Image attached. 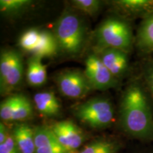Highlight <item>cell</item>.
<instances>
[{"label":"cell","mask_w":153,"mask_h":153,"mask_svg":"<svg viewBox=\"0 0 153 153\" xmlns=\"http://www.w3.org/2000/svg\"><path fill=\"white\" fill-rule=\"evenodd\" d=\"M34 104L38 112L48 118L56 117L61 113V106L53 91L36 93L33 97Z\"/></svg>","instance_id":"obj_16"},{"label":"cell","mask_w":153,"mask_h":153,"mask_svg":"<svg viewBox=\"0 0 153 153\" xmlns=\"http://www.w3.org/2000/svg\"><path fill=\"white\" fill-rule=\"evenodd\" d=\"M53 33L59 51L68 56H76L85 47L86 26L81 17L73 11L65 9L55 22Z\"/></svg>","instance_id":"obj_2"},{"label":"cell","mask_w":153,"mask_h":153,"mask_svg":"<svg viewBox=\"0 0 153 153\" xmlns=\"http://www.w3.org/2000/svg\"><path fill=\"white\" fill-rule=\"evenodd\" d=\"M32 4L30 0H1L0 11L7 16H16L28 10Z\"/></svg>","instance_id":"obj_19"},{"label":"cell","mask_w":153,"mask_h":153,"mask_svg":"<svg viewBox=\"0 0 153 153\" xmlns=\"http://www.w3.org/2000/svg\"><path fill=\"white\" fill-rule=\"evenodd\" d=\"M49 128L68 153H77L87 140L83 130L71 120L57 121L52 124Z\"/></svg>","instance_id":"obj_8"},{"label":"cell","mask_w":153,"mask_h":153,"mask_svg":"<svg viewBox=\"0 0 153 153\" xmlns=\"http://www.w3.org/2000/svg\"><path fill=\"white\" fill-rule=\"evenodd\" d=\"M124 145L118 137L100 136L88 143L77 153H119Z\"/></svg>","instance_id":"obj_15"},{"label":"cell","mask_w":153,"mask_h":153,"mask_svg":"<svg viewBox=\"0 0 153 153\" xmlns=\"http://www.w3.org/2000/svg\"><path fill=\"white\" fill-rule=\"evenodd\" d=\"M10 133L21 153H35V127L21 122L15 124Z\"/></svg>","instance_id":"obj_14"},{"label":"cell","mask_w":153,"mask_h":153,"mask_svg":"<svg viewBox=\"0 0 153 153\" xmlns=\"http://www.w3.org/2000/svg\"><path fill=\"white\" fill-rule=\"evenodd\" d=\"M128 153H153V143L152 144H144L141 148L135 149Z\"/></svg>","instance_id":"obj_25"},{"label":"cell","mask_w":153,"mask_h":153,"mask_svg":"<svg viewBox=\"0 0 153 153\" xmlns=\"http://www.w3.org/2000/svg\"><path fill=\"white\" fill-rule=\"evenodd\" d=\"M26 79L33 87H39L45 84L47 79L46 67L42 62V59L30 56L27 62Z\"/></svg>","instance_id":"obj_17"},{"label":"cell","mask_w":153,"mask_h":153,"mask_svg":"<svg viewBox=\"0 0 153 153\" xmlns=\"http://www.w3.org/2000/svg\"><path fill=\"white\" fill-rule=\"evenodd\" d=\"M75 117L93 129H105L114 123L112 103L104 97H95L77 104L73 108Z\"/></svg>","instance_id":"obj_4"},{"label":"cell","mask_w":153,"mask_h":153,"mask_svg":"<svg viewBox=\"0 0 153 153\" xmlns=\"http://www.w3.org/2000/svg\"><path fill=\"white\" fill-rule=\"evenodd\" d=\"M135 48L143 57L153 55V14L140 24L135 35Z\"/></svg>","instance_id":"obj_12"},{"label":"cell","mask_w":153,"mask_h":153,"mask_svg":"<svg viewBox=\"0 0 153 153\" xmlns=\"http://www.w3.org/2000/svg\"><path fill=\"white\" fill-rule=\"evenodd\" d=\"M101 62L118 82L131 72L129 53L114 48H105L94 51Z\"/></svg>","instance_id":"obj_11"},{"label":"cell","mask_w":153,"mask_h":153,"mask_svg":"<svg viewBox=\"0 0 153 153\" xmlns=\"http://www.w3.org/2000/svg\"><path fill=\"white\" fill-rule=\"evenodd\" d=\"M0 153H21L11 136V133L7 140L2 144H0Z\"/></svg>","instance_id":"obj_23"},{"label":"cell","mask_w":153,"mask_h":153,"mask_svg":"<svg viewBox=\"0 0 153 153\" xmlns=\"http://www.w3.org/2000/svg\"><path fill=\"white\" fill-rule=\"evenodd\" d=\"M71 2L76 10L91 16L98 14L102 7V1L99 0H73Z\"/></svg>","instance_id":"obj_22"},{"label":"cell","mask_w":153,"mask_h":153,"mask_svg":"<svg viewBox=\"0 0 153 153\" xmlns=\"http://www.w3.org/2000/svg\"><path fill=\"white\" fill-rule=\"evenodd\" d=\"M55 82L60 93L70 99L84 98L93 89L85 72L79 70L60 72L55 76Z\"/></svg>","instance_id":"obj_7"},{"label":"cell","mask_w":153,"mask_h":153,"mask_svg":"<svg viewBox=\"0 0 153 153\" xmlns=\"http://www.w3.org/2000/svg\"><path fill=\"white\" fill-rule=\"evenodd\" d=\"M33 106L27 97L22 95L20 101L11 117V122H24L33 116Z\"/></svg>","instance_id":"obj_20"},{"label":"cell","mask_w":153,"mask_h":153,"mask_svg":"<svg viewBox=\"0 0 153 153\" xmlns=\"http://www.w3.org/2000/svg\"><path fill=\"white\" fill-rule=\"evenodd\" d=\"M85 73L94 89L106 91L119 84L94 52L86 58Z\"/></svg>","instance_id":"obj_9"},{"label":"cell","mask_w":153,"mask_h":153,"mask_svg":"<svg viewBox=\"0 0 153 153\" xmlns=\"http://www.w3.org/2000/svg\"><path fill=\"white\" fill-rule=\"evenodd\" d=\"M111 4L115 15L130 22L153 14V0H114Z\"/></svg>","instance_id":"obj_10"},{"label":"cell","mask_w":153,"mask_h":153,"mask_svg":"<svg viewBox=\"0 0 153 153\" xmlns=\"http://www.w3.org/2000/svg\"><path fill=\"white\" fill-rule=\"evenodd\" d=\"M136 74L142 82L153 108V55L143 57Z\"/></svg>","instance_id":"obj_18"},{"label":"cell","mask_w":153,"mask_h":153,"mask_svg":"<svg viewBox=\"0 0 153 153\" xmlns=\"http://www.w3.org/2000/svg\"><path fill=\"white\" fill-rule=\"evenodd\" d=\"M22 94H12L1 102L0 104V118L1 121L11 122V117L16 109Z\"/></svg>","instance_id":"obj_21"},{"label":"cell","mask_w":153,"mask_h":153,"mask_svg":"<svg viewBox=\"0 0 153 153\" xmlns=\"http://www.w3.org/2000/svg\"><path fill=\"white\" fill-rule=\"evenodd\" d=\"M118 116L125 136L143 144H152L153 108L137 74L131 76L123 89Z\"/></svg>","instance_id":"obj_1"},{"label":"cell","mask_w":153,"mask_h":153,"mask_svg":"<svg viewBox=\"0 0 153 153\" xmlns=\"http://www.w3.org/2000/svg\"><path fill=\"white\" fill-rule=\"evenodd\" d=\"M97 50L114 48L131 53L135 48V38L131 22L116 16L101 23L95 33Z\"/></svg>","instance_id":"obj_3"},{"label":"cell","mask_w":153,"mask_h":153,"mask_svg":"<svg viewBox=\"0 0 153 153\" xmlns=\"http://www.w3.org/2000/svg\"><path fill=\"white\" fill-rule=\"evenodd\" d=\"M10 131L7 129L4 122L0 123V144H2L8 138Z\"/></svg>","instance_id":"obj_24"},{"label":"cell","mask_w":153,"mask_h":153,"mask_svg":"<svg viewBox=\"0 0 153 153\" xmlns=\"http://www.w3.org/2000/svg\"><path fill=\"white\" fill-rule=\"evenodd\" d=\"M18 44L24 52L41 59L54 57L60 51L53 31L45 29L30 28L26 30L21 35Z\"/></svg>","instance_id":"obj_5"},{"label":"cell","mask_w":153,"mask_h":153,"mask_svg":"<svg viewBox=\"0 0 153 153\" xmlns=\"http://www.w3.org/2000/svg\"><path fill=\"white\" fill-rule=\"evenodd\" d=\"M24 64L20 53L4 49L0 55V91L3 96L14 91L22 83Z\"/></svg>","instance_id":"obj_6"},{"label":"cell","mask_w":153,"mask_h":153,"mask_svg":"<svg viewBox=\"0 0 153 153\" xmlns=\"http://www.w3.org/2000/svg\"><path fill=\"white\" fill-rule=\"evenodd\" d=\"M35 153H68L46 126L35 127Z\"/></svg>","instance_id":"obj_13"}]
</instances>
